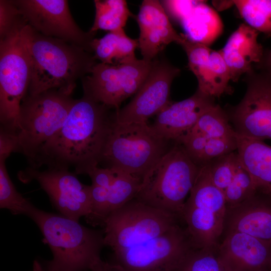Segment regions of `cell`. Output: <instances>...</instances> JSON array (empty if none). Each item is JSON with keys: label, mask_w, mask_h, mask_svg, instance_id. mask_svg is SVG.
Here are the masks:
<instances>
[{"label": "cell", "mask_w": 271, "mask_h": 271, "mask_svg": "<svg viewBox=\"0 0 271 271\" xmlns=\"http://www.w3.org/2000/svg\"><path fill=\"white\" fill-rule=\"evenodd\" d=\"M180 72L167 60L154 59L146 80L133 98L123 108L115 110V120L121 123L146 122L157 115L171 102V84Z\"/></svg>", "instance_id": "obj_15"}, {"label": "cell", "mask_w": 271, "mask_h": 271, "mask_svg": "<svg viewBox=\"0 0 271 271\" xmlns=\"http://www.w3.org/2000/svg\"><path fill=\"white\" fill-rule=\"evenodd\" d=\"M269 271H270V270H269Z\"/></svg>", "instance_id": "obj_41"}, {"label": "cell", "mask_w": 271, "mask_h": 271, "mask_svg": "<svg viewBox=\"0 0 271 271\" xmlns=\"http://www.w3.org/2000/svg\"><path fill=\"white\" fill-rule=\"evenodd\" d=\"M142 181L139 178L118 170L114 182L108 188L106 219L112 212L135 198Z\"/></svg>", "instance_id": "obj_27"}, {"label": "cell", "mask_w": 271, "mask_h": 271, "mask_svg": "<svg viewBox=\"0 0 271 271\" xmlns=\"http://www.w3.org/2000/svg\"><path fill=\"white\" fill-rule=\"evenodd\" d=\"M218 253L229 271H269L271 243L249 235L227 232Z\"/></svg>", "instance_id": "obj_18"}, {"label": "cell", "mask_w": 271, "mask_h": 271, "mask_svg": "<svg viewBox=\"0 0 271 271\" xmlns=\"http://www.w3.org/2000/svg\"><path fill=\"white\" fill-rule=\"evenodd\" d=\"M270 271H271V263H270Z\"/></svg>", "instance_id": "obj_40"}, {"label": "cell", "mask_w": 271, "mask_h": 271, "mask_svg": "<svg viewBox=\"0 0 271 271\" xmlns=\"http://www.w3.org/2000/svg\"><path fill=\"white\" fill-rule=\"evenodd\" d=\"M190 131L200 133L208 139H231L236 136L225 109L217 104L202 114Z\"/></svg>", "instance_id": "obj_26"}, {"label": "cell", "mask_w": 271, "mask_h": 271, "mask_svg": "<svg viewBox=\"0 0 271 271\" xmlns=\"http://www.w3.org/2000/svg\"><path fill=\"white\" fill-rule=\"evenodd\" d=\"M41 230L53 258L44 265L58 271H87L105 246L104 232L33 207L28 215Z\"/></svg>", "instance_id": "obj_3"}, {"label": "cell", "mask_w": 271, "mask_h": 271, "mask_svg": "<svg viewBox=\"0 0 271 271\" xmlns=\"http://www.w3.org/2000/svg\"><path fill=\"white\" fill-rule=\"evenodd\" d=\"M152 62L136 58L110 65L97 63L82 80L83 95L113 109L135 94L146 80Z\"/></svg>", "instance_id": "obj_10"}, {"label": "cell", "mask_w": 271, "mask_h": 271, "mask_svg": "<svg viewBox=\"0 0 271 271\" xmlns=\"http://www.w3.org/2000/svg\"><path fill=\"white\" fill-rule=\"evenodd\" d=\"M24 183L37 181L54 207L66 217L79 221L91 210L90 186L82 183L68 170L48 168L44 171L29 167L18 173Z\"/></svg>", "instance_id": "obj_14"}, {"label": "cell", "mask_w": 271, "mask_h": 271, "mask_svg": "<svg viewBox=\"0 0 271 271\" xmlns=\"http://www.w3.org/2000/svg\"><path fill=\"white\" fill-rule=\"evenodd\" d=\"M31 271H58L47 268L44 265L42 264L38 260H35L33 262L32 269Z\"/></svg>", "instance_id": "obj_39"}, {"label": "cell", "mask_w": 271, "mask_h": 271, "mask_svg": "<svg viewBox=\"0 0 271 271\" xmlns=\"http://www.w3.org/2000/svg\"><path fill=\"white\" fill-rule=\"evenodd\" d=\"M28 24L13 1H0V39Z\"/></svg>", "instance_id": "obj_34"}, {"label": "cell", "mask_w": 271, "mask_h": 271, "mask_svg": "<svg viewBox=\"0 0 271 271\" xmlns=\"http://www.w3.org/2000/svg\"><path fill=\"white\" fill-rule=\"evenodd\" d=\"M195 247L186 228L177 224L144 243L114 253L124 271H174Z\"/></svg>", "instance_id": "obj_11"}, {"label": "cell", "mask_w": 271, "mask_h": 271, "mask_svg": "<svg viewBox=\"0 0 271 271\" xmlns=\"http://www.w3.org/2000/svg\"><path fill=\"white\" fill-rule=\"evenodd\" d=\"M256 193L250 175L240 164L232 181L223 192L227 207L238 204Z\"/></svg>", "instance_id": "obj_32"}, {"label": "cell", "mask_w": 271, "mask_h": 271, "mask_svg": "<svg viewBox=\"0 0 271 271\" xmlns=\"http://www.w3.org/2000/svg\"><path fill=\"white\" fill-rule=\"evenodd\" d=\"M180 22L189 40L207 46L219 37L223 29L217 12L201 1H197Z\"/></svg>", "instance_id": "obj_22"}, {"label": "cell", "mask_w": 271, "mask_h": 271, "mask_svg": "<svg viewBox=\"0 0 271 271\" xmlns=\"http://www.w3.org/2000/svg\"><path fill=\"white\" fill-rule=\"evenodd\" d=\"M240 165L237 152L215 158L206 165L211 181L223 193L232 181Z\"/></svg>", "instance_id": "obj_31"}, {"label": "cell", "mask_w": 271, "mask_h": 271, "mask_svg": "<svg viewBox=\"0 0 271 271\" xmlns=\"http://www.w3.org/2000/svg\"><path fill=\"white\" fill-rule=\"evenodd\" d=\"M71 95L51 89L35 95L27 94L20 105L17 152L31 166L43 145L63 125L74 101Z\"/></svg>", "instance_id": "obj_6"}, {"label": "cell", "mask_w": 271, "mask_h": 271, "mask_svg": "<svg viewBox=\"0 0 271 271\" xmlns=\"http://www.w3.org/2000/svg\"><path fill=\"white\" fill-rule=\"evenodd\" d=\"M136 19L140 29L138 47L146 61H153L172 42L180 45L185 37L174 29L159 1H143Z\"/></svg>", "instance_id": "obj_16"}, {"label": "cell", "mask_w": 271, "mask_h": 271, "mask_svg": "<svg viewBox=\"0 0 271 271\" xmlns=\"http://www.w3.org/2000/svg\"><path fill=\"white\" fill-rule=\"evenodd\" d=\"M90 271H124L114 263H110L98 258L92 264Z\"/></svg>", "instance_id": "obj_37"}, {"label": "cell", "mask_w": 271, "mask_h": 271, "mask_svg": "<svg viewBox=\"0 0 271 271\" xmlns=\"http://www.w3.org/2000/svg\"><path fill=\"white\" fill-rule=\"evenodd\" d=\"M235 138H211L206 143L199 166L206 165L212 160L226 155L237 150Z\"/></svg>", "instance_id": "obj_35"}, {"label": "cell", "mask_w": 271, "mask_h": 271, "mask_svg": "<svg viewBox=\"0 0 271 271\" xmlns=\"http://www.w3.org/2000/svg\"><path fill=\"white\" fill-rule=\"evenodd\" d=\"M246 24L258 32L271 33V0L233 1Z\"/></svg>", "instance_id": "obj_29"}, {"label": "cell", "mask_w": 271, "mask_h": 271, "mask_svg": "<svg viewBox=\"0 0 271 271\" xmlns=\"http://www.w3.org/2000/svg\"><path fill=\"white\" fill-rule=\"evenodd\" d=\"M245 82L246 89L240 101L225 107L229 121L239 136L271 140V74L252 69L245 74Z\"/></svg>", "instance_id": "obj_12"}, {"label": "cell", "mask_w": 271, "mask_h": 271, "mask_svg": "<svg viewBox=\"0 0 271 271\" xmlns=\"http://www.w3.org/2000/svg\"><path fill=\"white\" fill-rule=\"evenodd\" d=\"M227 205L223 193L201 167L180 217L195 248H217L224 230Z\"/></svg>", "instance_id": "obj_7"}, {"label": "cell", "mask_w": 271, "mask_h": 271, "mask_svg": "<svg viewBox=\"0 0 271 271\" xmlns=\"http://www.w3.org/2000/svg\"><path fill=\"white\" fill-rule=\"evenodd\" d=\"M258 32L241 24L220 50L228 68L231 80L237 82L242 74L251 71L253 64L260 63L263 53L258 41Z\"/></svg>", "instance_id": "obj_19"}, {"label": "cell", "mask_w": 271, "mask_h": 271, "mask_svg": "<svg viewBox=\"0 0 271 271\" xmlns=\"http://www.w3.org/2000/svg\"><path fill=\"white\" fill-rule=\"evenodd\" d=\"M218 248L192 249L174 271H229L220 257Z\"/></svg>", "instance_id": "obj_30"}, {"label": "cell", "mask_w": 271, "mask_h": 271, "mask_svg": "<svg viewBox=\"0 0 271 271\" xmlns=\"http://www.w3.org/2000/svg\"><path fill=\"white\" fill-rule=\"evenodd\" d=\"M27 24L39 33L81 47L92 54L95 35L74 21L66 0H12Z\"/></svg>", "instance_id": "obj_13"}, {"label": "cell", "mask_w": 271, "mask_h": 271, "mask_svg": "<svg viewBox=\"0 0 271 271\" xmlns=\"http://www.w3.org/2000/svg\"><path fill=\"white\" fill-rule=\"evenodd\" d=\"M20 36L31 70L27 94L57 89L72 95L77 80L90 74L97 63L93 55L83 48L44 36L28 24L22 28Z\"/></svg>", "instance_id": "obj_2"}, {"label": "cell", "mask_w": 271, "mask_h": 271, "mask_svg": "<svg viewBox=\"0 0 271 271\" xmlns=\"http://www.w3.org/2000/svg\"><path fill=\"white\" fill-rule=\"evenodd\" d=\"M23 27L0 39L1 129L15 134L19 130L21 103L31 77L29 59L20 36Z\"/></svg>", "instance_id": "obj_9"}, {"label": "cell", "mask_w": 271, "mask_h": 271, "mask_svg": "<svg viewBox=\"0 0 271 271\" xmlns=\"http://www.w3.org/2000/svg\"><path fill=\"white\" fill-rule=\"evenodd\" d=\"M179 217L134 198L105 220V245L110 247L114 253L138 245L178 224Z\"/></svg>", "instance_id": "obj_8"}, {"label": "cell", "mask_w": 271, "mask_h": 271, "mask_svg": "<svg viewBox=\"0 0 271 271\" xmlns=\"http://www.w3.org/2000/svg\"><path fill=\"white\" fill-rule=\"evenodd\" d=\"M6 160L0 158V208L14 215L28 216L34 205L16 189L8 174Z\"/></svg>", "instance_id": "obj_28"}, {"label": "cell", "mask_w": 271, "mask_h": 271, "mask_svg": "<svg viewBox=\"0 0 271 271\" xmlns=\"http://www.w3.org/2000/svg\"><path fill=\"white\" fill-rule=\"evenodd\" d=\"M138 39L127 36L124 29L110 32L100 39L94 38L91 45L92 54L101 63L116 65L136 58Z\"/></svg>", "instance_id": "obj_23"}, {"label": "cell", "mask_w": 271, "mask_h": 271, "mask_svg": "<svg viewBox=\"0 0 271 271\" xmlns=\"http://www.w3.org/2000/svg\"><path fill=\"white\" fill-rule=\"evenodd\" d=\"M209 75L211 86V96L220 97L225 93L232 91L229 86L231 80L228 68L220 50H212L209 59Z\"/></svg>", "instance_id": "obj_33"}, {"label": "cell", "mask_w": 271, "mask_h": 271, "mask_svg": "<svg viewBox=\"0 0 271 271\" xmlns=\"http://www.w3.org/2000/svg\"><path fill=\"white\" fill-rule=\"evenodd\" d=\"M175 143L158 134L147 122L121 123L114 119L101 163L142 180Z\"/></svg>", "instance_id": "obj_5"}, {"label": "cell", "mask_w": 271, "mask_h": 271, "mask_svg": "<svg viewBox=\"0 0 271 271\" xmlns=\"http://www.w3.org/2000/svg\"><path fill=\"white\" fill-rule=\"evenodd\" d=\"M236 140L240 164L250 175L256 193L271 200V146L237 134Z\"/></svg>", "instance_id": "obj_21"}, {"label": "cell", "mask_w": 271, "mask_h": 271, "mask_svg": "<svg viewBox=\"0 0 271 271\" xmlns=\"http://www.w3.org/2000/svg\"><path fill=\"white\" fill-rule=\"evenodd\" d=\"M180 45L187 55L189 69L197 79V89L212 97L209 68L212 50L207 46L189 40L186 36Z\"/></svg>", "instance_id": "obj_25"}, {"label": "cell", "mask_w": 271, "mask_h": 271, "mask_svg": "<svg viewBox=\"0 0 271 271\" xmlns=\"http://www.w3.org/2000/svg\"><path fill=\"white\" fill-rule=\"evenodd\" d=\"M83 95L75 99L60 129L42 147L30 167L74 169L87 174L101 163L114 111Z\"/></svg>", "instance_id": "obj_1"}, {"label": "cell", "mask_w": 271, "mask_h": 271, "mask_svg": "<svg viewBox=\"0 0 271 271\" xmlns=\"http://www.w3.org/2000/svg\"><path fill=\"white\" fill-rule=\"evenodd\" d=\"M94 20L89 32L95 35L98 30L110 32L123 29L131 13L124 0H95Z\"/></svg>", "instance_id": "obj_24"}, {"label": "cell", "mask_w": 271, "mask_h": 271, "mask_svg": "<svg viewBox=\"0 0 271 271\" xmlns=\"http://www.w3.org/2000/svg\"><path fill=\"white\" fill-rule=\"evenodd\" d=\"M215 104V98L197 89L189 98L171 101L156 115L151 126L163 138L178 143L193 128L202 114Z\"/></svg>", "instance_id": "obj_17"}, {"label": "cell", "mask_w": 271, "mask_h": 271, "mask_svg": "<svg viewBox=\"0 0 271 271\" xmlns=\"http://www.w3.org/2000/svg\"><path fill=\"white\" fill-rule=\"evenodd\" d=\"M261 62L263 63L265 71L271 74V50L266 54L265 57H263Z\"/></svg>", "instance_id": "obj_38"}, {"label": "cell", "mask_w": 271, "mask_h": 271, "mask_svg": "<svg viewBox=\"0 0 271 271\" xmlns=\"http://www.w3.org/2000/svg\"><path fill=\"white\" fill-rule=\"evenodd\" d=\"M201 168L175 143L145 175L135 198L180 216Z\"/></svg>", "instance_id": "obj_4"}, {"label": "cell", "mask_w": 271, "mask_h": 271, "mask_svg": "<svg viewBox=\"0 0 271 271\" xmlns=\"http://www.w3.org/2000/svg\"><path fill=\"white\" fill-rule=\"evenodd\" d=\"M118 170L112 168H94L88 175L90 177L92 185L109 187L114 182Z\"/></svg>", "instance_id": "obj_36"}, {"label": "cell", "mask_w": 271, "mask_h": 271, "mask_svg": "<svg viewBox=\"0 0 271 271\" xmlns=\"http://www.w3.org/2000/svg\"><path fill=\"white\" fill-rule=\"evenodd\" d=\"M225 229L226 232H239L271 243V205L255 194L227 207Z\"/></svg>", "instance_id": "obj_20"}]
</instances>
